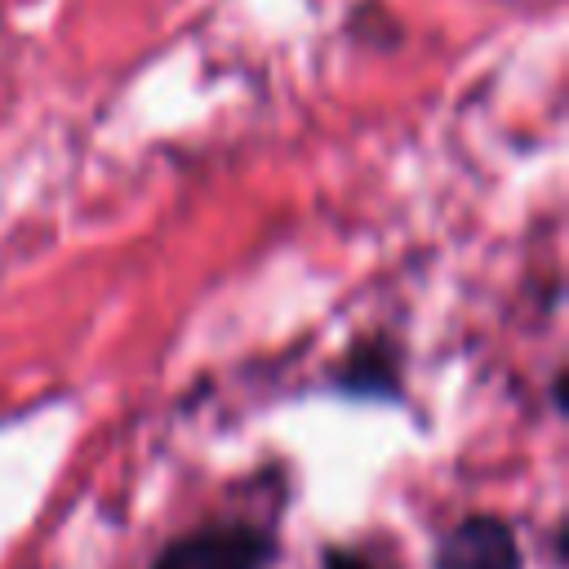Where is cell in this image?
Listing matches in <instances>:
<instances>
[{
  "mask_svg": "<svg viewBox=\"0 0 569 569\" xmlns=\"http://www.w3.org/2000/svg\"><path fill=\"white\" fill-rule=\"evenodd\" d=\"M280 560V538L253 520H209L169 538L151 569H271Z\"/></svg>",
  "mask_w": 569,
  "mask_h": 569,
  "instance_id": "6da1fadb",
  "label": "cell"
},
{
  "mask_svg": "<svg viewBox=\"0 0 569 569\" xmlns=\"http://www.w3.org/2000/svg\"><path fill=\"white\" fill-rule=\"evenodd\" d=\"M329 391L342 400H369V405H400L405 400V347L387 333H360L347 342V351L329 369Z\"/></svg>",
  "mask_w": 569,
  "mask_h": 569,
  "instance_id": "7a4b0ae2",
  "label": "cell"
},
{
  "mask_svg": "<svg viewBox=\"0 0 569 569\" xmlns=\"http://www.w3.org/2000/svg\"><path fill=\"white\" fill-rule=\"evenodd\" d=\"M431 569H525V547L511 520L493 511H471L436 538Z\"/></svg>",
  "mask_w": 569,
  "mask_h": 569,
  "instance_id": "3957f363",
  "label": "cell"
},
{
  "mask_svg": "<svg viewBox=\"0 0 569 569\" xmlns=\"http://www.w3.org/2000/svg\"><path fill=\"white\" fill-rule=\"evenodd\" d=\"M320 569H373V560H365L356 547H338V542H329V547L320 551Z\"/></svg>",
  "mask_w": 569,
  "mask_h": 569,
  "instance_id": "277c9868",
  "label": "cell"
},
{
  "mask_svg": "<svg viewBox=\"0 0 569 569\" xmlns=\"http://www.w3.org/2000/svg\"><path fill=\"white\" fill-rule=\"evenodd\" d=\"M551 405L565 413V369H556V373H551Z\"/></svg>",
  "mask_w": 569,
  "mask_h": 569,
  "instance_id": "5b68a950",
  "label": "cell"
}]
</instances>
